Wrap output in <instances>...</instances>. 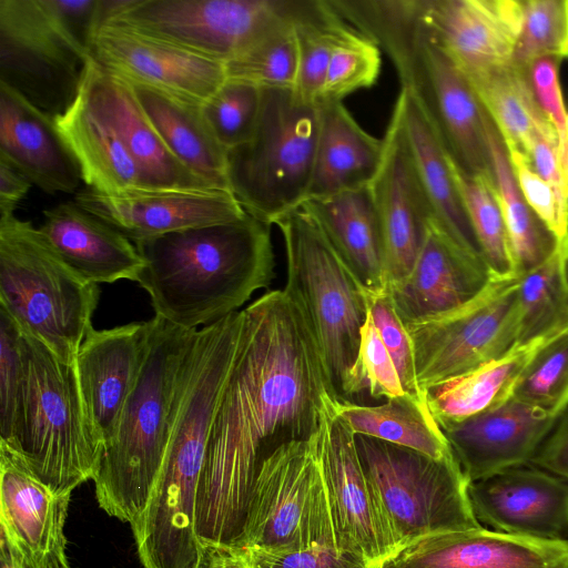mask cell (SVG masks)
Masks as SVG:
<instances>
[{
	"label": "cell",
	"mask_w": 568,
	"mask_h": 568,
	"mask_svg": "<svg viewBox=\"0 0 568 568\" xmlns=\"http://www.w3.org/2000/svg\"><path fill=\"white\" fill-rule=\"evenodd\" d=\"M243 312L235 359L211 426L196 501L203 546L234 549L263 460L312 438L335 397L300 303L267 291Z\"/></svg>",
	"instance_id": "obj_1"
},
{
	"label": "cell",
	"mask_w": 568,
	"mask_h": 568,
	"mask_svg": "<svg viewBox=\"0 0 568 568\" xmlns=\"http://www.w3.org/2000/svg\"><path fill=\"white\" fill-rule=\"evenodd\" d=\"M155 316L187 331L241 311L275 277L271 225L248 213L134 243Z\"/></svg>",
	"instance_id": "obj_2"
},
{
	"label": "cell",
	"mask_w": 568,
	"mask_h": 568,
	"mask_svg": "<svg viewBox=\"0 0 568 568\" xmlns=\"http://www.w3.org/2000/svg\"><path fill=\"white\" fill-rule=\"evenodd\" d=\"M152 322L149 353L93 479L100 508L130 526L145 510L164 460L180 372L194 332L158 316Z\"/></svg>",
	"instance_id": "obj_3"
},
{
	"label": "cell",
	"mask_w": 568,
	"mask_h": 568,
	"mask_svg": "<svg viewBox=\"0 0 568 568\" xmlns=\"http://www.w3.org/2000/svg\"><path fill=\"white\" fill-rule=\"evenodd\" d=\"M99 296V285L78 276L30 222L0 214V307L23 334L74 364Z\"/></svg>",
	"instance_id": "obj_4"
},
{
	"label": "cell",
	"mask_w": 568,
	"mask_h": 568,
	"mask_svg": "<svg viewBox=\"0 0 568 568\" xmlns=\"http://www.w3.org/2000/svg\"><path fill=\"white\" fill-rule=\"evenodd\" d=\"M286 258V290L302 306L333 392L345 400L361 331L369 314L359 284L310 211L301 204L277 219Z\"/></svg>",
	"instance_id": "obj_5"
},
{
	"label": "cell",
	"mask_w": 568,
	"mask_h": 568,
	"mask_svg": "<svg viewBox=\"0 0 568 568\" xmlns=\"http://www.w3.org/2000/svg\"><path fill=\"white\" fill-rule=\"evenodd\" d=\"M321 104L294 89H262L251 136L227 150L230 191L246 213L268 225L307 197L320 130Z\"/></svg>",
	"instance_id": "obj_6"
},
{
	"label": "cell",
	"mask_w": 568,
	"mask_h": 568,
	"mask_svg": "<svg viewBox=\"0 0 568 568\" xmlns=\"http://www.w3.org/2000/svg\"><path fill=\"white\" fill-rule=\"evenodd\" d=\"M23 336L28 375L22 426L14 447L0 449L19 457L55 493L72 495L95 478L103 449L87 423L75 363L62 362L38 339Z\"/></svg>",
	"instance_id": "obj_7"
},
{
	"label": "cell",
	"mask_w": 568,
	"mask_h": 568,
	"mask_svg": "<svg viewBox=\"0 0 568 568\" xmlns=\"http://www.w3.org/2000/svg\"><path fill=\"white\" fill-rule=\"evenodd\" d=\"M364 473L402 551L427 537L481 527L468 480L454 454L433 458L377 438L355 435Z\"/></svg>",
	"instance_id": "obj_8"
},
{
	"label": "cell",
	"mask_w": 568,
	"mask_h": 568,
	"mask_svg": "<svg viewBox=\"0 0 568 568\" xmlns=\"http://www.w3.org/2000/svg\"><path fill=\"white\" fill-rule=\"evenodd\" d=\"M315 546L337 550L316 435L282 444L263 460L233 550L281 552Z\"/></svg>",
	"instance_id": "obj_9"
},
{
	"label": "cell",
	"mask_w": 568,
	"mask_h": 568,
	"mask_svg": "<svg viewBox=\"0 0 568 568\" xmlns=\"http://www.w3.org/2000/svg\"><path fill=\"white\" fill-rule=\"evenodd\" d=\"M518 276H495L474 300L406 326L418 387L427 390L494 361L518 345Z\"/></svg>",
	"instance_id": "obj_10"
},
{
	"label": "cell",
	"mask_w": 568,
	"mask_h": 568,
	"mask_svg": "<svg viewBox=\"0 0 568 568\" xmlns=\"http://www.w3.org/2000/svg\"><path fill=\"white\" fill-rule=\"evenodd\" d=\"M87 61L40 0H0V84L54 120L78 99Z\"/></svg>",
	"instance_id": "obj_11"
},
{
	"label": "cell",
	"mask_w": 568,
	"mask_h": 568,
	"mask_svg": "<svg viewBox=\"0 0 568 568\" xmlns=\"http://www.w3.org/2000/svg\"><path fill=\"white\" fill-rule=\"evenodd\" d=\"M400 87L416 92L433 118L446 148L467 172L491 175L484 129V108L469 82L414 17L383 45Z\"/></svg>",
	"instance_id": "obj_12"
},
{
	"label": "cell",
	"mask_w": 568,
	"mask_h": 568,
	"mask_svg": "<svg viewBox=\"0 0 568 568\" xmlns=\"http://www.w3.org/2000/svg\"><path fill=\"white\" fill-rule=\"evenodd\" d=\"M295 1L131 0L108 22L225 63L287 17Z\"/></svg>",
	"instance_id": "obj_13"
},
{
	"label": "cell",
	"mask_w": 568,
	"mask_h": 568,
	"mask_svg": "<svg viewBox=\"0 0 568 568\" xmlns=\"http://www.w3.org/2000/svg\"><path fill=\"white\" fill-rule=\"evenodd\" d=\"M331 398L316 434V452L331 509L337 550L372 568L393 561L402 548L364 473L355 435Z\"/></svg>",
	"instance_id": "obj_14"
},
{
	"label": "cell",
	"mask_w": 568,
	"mask_h": 568,
	"mask_svg": "<svg viewBox=\"0 0 568 568\" xmlns=\"http://www.w3.org/2000/svg\"><path fill=\"white\" fill-rule=\"evenodd\" d=\"M369 186L381 227L383 286L387 290L409 274L435 221L394 109L383 138L382 161Z\"/></svg>",
	"instance_id": "obj_15"
},
{
	"label": "cell",
	"mask_w": 568,
	"mask_h": 568,
	"mask_svg": "<svg viewBox=\"0 0 568 568\" xmlns=\"http://www.w3.org/2000/svg\"><path fill=\"white\" fill-rule=\"evenodd\" d=\"M88 55L106 72L205 102L226 80L224 63L115 22L93 32Z\"/></svg>",
	"instance_id": "obj_16"
},
{
	"label": "cell",
	"mask_w": 568,
	"mask_h": 568,
	"mask_svg": "<svg viewBox=\"0 0 568 568\" xmlns=\"http://www.w3.org/2000/svg\"><path fill=\"white\" fill-rule=\"evenodd\" d=\"M418 14L467 81L513 63L521 0H418Z\"/></svg>",
	"instance_id": "obj_17"
},
{
	"label": "cell",
	"mask_w": 568,
	"mask_h": 568,
	"mask_svg": "<svg viewBox=\"0 0 568 568\" xmlns=\"http://www.w3.org/2000/svg\"><path fill=\"white\" fill-rule=\"evenodd\" d=\"M468 498L478 520L509 535L567 540L568 480L531 464L469 481Z\"/></svg>",
	"instance_id": "obj_18"
},
{
	"label": "cell",
	"mask_w": 568,
	"mask_h": 568,
	"mask_svg": "<svg viewBox=\"0 0 568 568\" xmlns=\"http://www.w3.org/2000/svg\"><path fill=\"white\" fill-rule=\"evenodd\" d=\"M74 201L133 243L235 221L247 214L226 190H139L104 194L87 187L77 192Z\"/></svg>",
	"instance_id": "obj_19"
},
{
	"label": "cell",
	"mask_w": 568,
	"mask_h": 568,
	"mask_svg": "<svg viewBox=\"0 0 568 568\" xmlns=\"http://www.w3.org/2000/svg\"><path fill=\"white\" fill-rule=\"evenodd\" d=\"M152 320L92 328L75 357L84 414L95 442L104 449L142 371L150 348Z\"/></svg>",
	"instance_id": "obj_20"
},
{
	"label": "cell",
	"mask_w": 568,
	"mask_h": 568,
	"mask_svg": "<svg viewBox=\"0 0 568 568\" xmlns=\"http://www.w3.org/2000/svg\"><path fill=\"white\" fill-rule=\"evenodd\" d=\"M71 494H58L16 455L0 449V537L24 568H68Z\"/></svg>",
	"instance_id": "obj_21"
},
{
	"label": "cell",
	"mask_w": 568,
	"mask_h": 568,
	"mask_svg": "<svg viewBox=\"0 0 568 568\" xmlns=\"http://www.w3.org/2000/svg\"><path fill=\"white\" fill-rule=\"evenodd\" d=\"M494 277L480 255L462 247L434 221L409 274L384 291L409 326L467 304Z\"/></svg>",
	"instance_id": "obj_22"
},
{
	"label": "cell",
	"mask_w": 568,
	"mask_h": 568,
	"mask_svg": "<svg viewBox=\"0 0 568 568\" xmlns=\"http://www.w3.org/2000/svg\"><path fill=\"white\" fill-rule=\"evenodd\" d=\"M80 93L118 133L145 190H216L193 174L166 148L140 106L131 85L88 55Z\"/></svg>",
	"instance_id": "obj_23"
},
{
	"label": "cell",
	"mask_w": 568,
	"mask_h": 568,
	"mask_svg": "<svg viewBox=\"0 0 568 568\" xmlns=\"http://www.w3.org/2000/svg\"><path fill=\"white\" fill-rule=\"evenodd\" d=\"M555 419L513 396L493 409L440 429L469 483L530 464Z\"/></svg>",
	"instance_id": "obj_24"
},
{
	"label": "cell",
	"mask_w": 568,
	"mask_h": 568,
	"mask_svg": "<svg viewBox=\"0 0 568 568\" xmlns=\"http://www.w3.org/2000/svg\"><path fill=\"white\" fill-rule=\"evenodd\" d=\"M395 568H568V540H542L489 530L452 531L404 549Z\"/></svg>",
	"instance_id": "obj_25"
},
{
	"label": "cell",
	"mask_w": 568,
	"mask_h": 568,
	"mask_svg": "<svg viewBox=\"0 0 568 568\" xmlns=\"http://www.w3.org/2000/svg\"><path fill=\"white\" fill-rule=\"evenodd\" d=\"M0 159L48 194L75 192L83 182L77 159L54 120L0 84Z\"/></svg>",
	"instance_id": "obj_26"
},
{
	"label": "cell",
	"mask_w": 568,
	"mask_h": 568,
	"mask_svg": "<svg viewBox=\"0 0 568 568\" xmlns=\"http://www.w3.org/2000/svg\"><path fill=\"white\" fill-rule=\"evenodd\" d=\"M38 230L60 258L89 283L135 282L144 266L131 240L74 200L44 210Z\"/></svg>",
	"instance_id": "obj_27"
},
{
	"label": "cell",
	"mask_w": 568,
	"mask_h": 568,
	"mask_svg": "<svg viewBox=\"0 0 568 568\" xmlns=\"http://www.w3.org/2000/svg\"><path fill=\"white\" fill-rule=\"evenodd\" d=\"M394 110L435 223L462 247L481 256L453 179L448 149L428 110L416 92L406 87H400Z\"/></svg>",
	"instance_id": "obj_28"
},
{
	"label": "cell",
	"mask_w": 568,
	"mask_h": 568,
	"mask_svg": "<svg viewBox=\"0 0 568 568\" xmlns=\"http://www.w3.org/2000/svg\"><path fill=\"white\" fill-rule=\"evenodd\" d=\"M171 153L193 174L216 190L230 191L226 150L214 135L203 111V103L126 81Z\"/></svg>",
	"instance_id": "obj_29"
},
{
	"label": "cell",
	"mask_w": 568,
	"mask_h": 568,
	"mask_svg": "<svg viewBox=\"0 0 568 568\" xmlns=\"http://www.w3.org/2000/svg\"><path fill=\"white\" fill-rule=\"evenodd\" d=\"M320 104V130L306 200L369 185L383 155V139L366 132L343 101Z\"/></svg>",
	"instance_id": "obj_30"
},
{
	"label": "cell",
	"mask_w": 568,
	"mask_h": 568,
	"mask_svg": "<svg viewBox=\"0 0 568 568\" xmlns=\"http://www.w3.org/2000/svg\"><path fill=\"white\" fill-rule=\"evenodd\" d=\"M303 205L366 292L383 291V242L371 186L310 199Z\"/></svg>",
	"instance_id": "obj_31"
},
{
	"label": "cell",
	"mask_w": 568,
	"mask_h": 568,
	"mask_svg": "<svg viewBox=\"0 0 568 568\" xmlns=\"http://www.w3.org/2000/svg\"><path fill=\"white\" fill-rule=\"evenodd\" d=\"M54 123L77 159L89 189L104 194L145 190L124 143L114 129L88 106L81 93Z\"/></svg>",
	"instance_id": "obj_32"
},
{
	"label": "cell",
	"mask_w": 568,
	"mask_h": 568,
	"mask_svg": "<svg viewBox=\"0 0 568 568\" xmlns=\"http://www.w3.org/2000/svg\"><path fill=\"white\" fill-rule=\"evenodd\" d=\"M552 334L517 345L505 355L428 389L427 405L438 426L463 422L511 398L526 367Z\"/></svg>",
	"instance_id": "obj_33"
},
{
	"label": "cell",
	"mask_w": 568,
	"mask_h": 568,
	"mask_svg": "<svg viewBox=\"0 0 568 568\" xmlns=\"http://www.w3.org/2000/svg\"><path fill=\"white\" fill-rule=\"evenodd\" d=\"M334 408L354 435L404 446L433 458L453 455L427 403L409 394L386 399L379 405L336 399Z\"/></svg>",
	"instance_id": "obj_34"
},
{
	"label": "cell",
	"mask_w": 568,
	"mask_h": 568,
	"mask_svg": "<svg viewBox=\"0 0 568 568\" xmlns=\"http://www.w3.org/2000/svg\"><path fill=\"white\" fill-rule=\"evenodd\" d=\"M484 129L495 193L501 209L519 276L544 262L557 241L526 203L516 182L504 141L484 109Z\"/></svg>",
	"instance_id": "obj_35"
},
{
	"label": "cell",
	"mask_w": 568,
	"mask_h": 568,
	"mask_svg": "<svg viewBox=\"0 0 568 568\" xmlns=\"http://www.w3.org/2000/svg\"><path fill=\"white\" fill-rule=\"evenodd\" d=\"M468 82L507 151L527 158L536 129L548 119L535 99L526 71L510 63Z\"/></svg>",
	"instance_id": "obj_36"
},
{
	"label": "cell",
	"mask_w": 568,
	"mask_h": 568,
	"mask_svg": "<svg viewBox=\"0 0 568 568\" xmlns=\"http://www.w3.org/2000/svg\"><path fill=\"white\" fill-rule=\"evenodd\" d=\"M518 345L548 336L568 324V243L518 276Z\"/></svg>",
	"instance_id": "obj_37"
},
{
	"label": "cell",
	"mask_w": 568,
	"mask_h": 568,
	"mask_svg": "<svg viewBox=\"0 0 568 568\" xmlns=\"http://www.w3.org/2000/svg\"><path fill=\"white\" fill-rule=\"evenodd\" d=\"M448 160L455 185L484 261L495 276H517L493 178L467 172L450 153Z\"/></svg>",
	"instance_id": "obj_38"
},
{
	"label": "cell",
	"mask_w": 568,
	"mask_h": 568,
	"mask_svg": "<svg viewBox=\"0 0 568 568\" xmlns=\"http://www.w3.org/2000/svg\"><path fill=\"white\" fill-rule=\"evenodd\" d=\"M293 23L298 44V72L294 92L318 102L333 48L347 21L332 1H297Z\"/></svg>",
	"instance_id": "obj_39"
},
{
	"label": "cell",
	"mask_w": 568,
	"mask_h": 568,
	"mask_svg": "<svg viewBox=\"0 0 568 568\" xmlns=\"http://www.w3.org/2000/svg\"><path fill=\"white\" fill-rule=\"evenodd\" d=\"M291 13L224 63L226 79L261 89H294L298 72V44Z\"/></svg>",
	"instance_id": "obj_40"
},
{
	"label": "cell",
	"mask_w": 568,
	"mask_h": 568,
	"mask_svg": "<svg viewBox=\"0 0 568 568\" xmlns=\"http://www.w3.org/2000/svg\"><path fill=\"white\" fill-rule=\"evenodd\" d=\"M514 397L557 417L568 405V324L539 348Z\"/></svg>",
	"instance_id": "obj_41"
},
{
	"label": "cell",
	"mask_w": 568,
	"mask_h": 568,
	"mask_svg": "<svg viewBox=\"0 0 568 568\" xmlns=\"http://www.w3.org/2000/svg\"><path fill=\"white\" fill-rule=\"evenodd\" d=\"M28 352L26 339L0 307V448L12 449L23 418Z\"/></svg>",
	"instance_id": "obj_42"
},
{
	"label": "cell",
	"mask_w": 568,
	"mask_h": 568,
	"mask_svg": "<svg viewBox=\"0 0 568 568\" xmlns=\"http://www.w3.org/2000/svg\"><path fill=\"white\" fill-rule=\"evenodd\" d=\"M381 67L379 47L347 24L333 48L318 102L343 101L346 95L374 85Z\"/></svg>",
	"instance_id": "obj_43"
},
{
	"label": "cell",
	"mask_w": 568,
	"mask_h": 568,
	"mask_svg": "<svg viewBox=\"0 0 568 568\" xmlns=\"http://www.w3.org/2000/svg\"><path fill=\"white\" fill-rule=\"evenodd\" d=\"M523 18L513 63L526 71L537 59H568V0H521Z\"/></svg>",
	"instance_id": "obj_44"
},
{
	"label": "cell",
	"mask_w": 568,
	"mask_h": 568,
	"mask_svg": "<svg viewBox=\"0 0 568 568\" xmlns=\"http://www.w3.org/2000/svg\"><path fill=\"white\" fill-rule=\"evenodd\" d=\"M261 102V88L248 82L226 79L203 103L206 120L226 151L251 136L260 114Z\"/></svg>",
	"instance_id": "obj_45"
},
{
	"label": "cell",
	"mask_w": 568,
	"mask_h": 568,
	"mask_svg": "<svg viewBox=\"0 0 568 568\" xmlns=\"http://www.w3.org/2000/svg\"><path fill=\"white\" fill-rule=\"evenodd\" d=\"M364 392L373 398H396L407 395L371 313L361 331L356 363L346 392V402Z\"/></svg>",
	"instance_id": "obj_46"
},
{
	"label": "cell",
	"mask_w": 568,
	"mask_h": 568,
	"mask_svg": "<svg viewBox=\"0 0 568 568\" xmlns=\"http://www.w3.org/2000/svg\"><path fill=\"white\" fill-rule=\"evenodd\" d=\"M366 293L372 320L393 359L403 388L409 395L427 403L426 395L420 390L416 381L410 336L399 318L389 294L384 290Z\"/></svg>",
	"instance_id": "obj_47"
},
{
	"label": "cell",
	"mask_w": 568,
	"mask_h": 568,
	"mask_svg": "<svg viewBox=\"0 0 568 568\" xmlns=\"http://www.w3.org/2000/svg\"><path fill=\"white\" fill-rule=\"evenodd\" d=\"M518 187L535 215L557 243H568V207L520 152L507 151Z\"/></svg>",
	"instance_id": "obj_48"
},
{
	"label": "cell",
	"mask_w": 568,
	"mask_h": 568,
	"mask_svg": "<svg viewBox=\"0 0 568 568\" xmlns=\"http://www.w3.org/2000/svg\"><path fill=\"white\" fill-rule=\"evenodd\" d=\"M561 61L545 57L535 60L526 69V73L542 113L556 130L559 141V154L566 175L568 161V133L566 105L559 81V64Z\"/></svg>",
	"instance_id": "obj_49"
},
{
	"label": "cell",
	"mask_w": 568,
	"mask_h": 568,
	"mask_svg": "<svg viewBox=\"0 0 568 568\" xmlns=\"http://www.w3.org/2000/svg\"><path fill=\"white\" fill-rule=\"evenodd\" d=\"M239 551L248 568H372L358 557L333 547L315 546L298 551Z\"/></svg>",
	"instance_id": "obj_50"
},
{
	"label": "cell",
	"mask_w": 568,
	"mask_h": 568,
	"mask_svg": "<svg viewBox=\"0 0 568 568\" xmlns=\"http://www.w3.org/2000/svg\"><path fill=\"white\" fill-rule=\"evenodd\" d=\"M48 12L88 52L98 27L99 0H40Z\"/></svg>",
	"instance_id": "obj_51"
},
{
	"label": "cell",
	"mask_w": 568,
	"mask_h": 568,
	"mask_svg": "<svg viewBox=\"0 0 568 568\" xmlns=\"http://www.w3.org/2000/svg\"><path fill=\"white\" fill-rule=\"evenodd\" d=\"M530 464L568 480V405L556 417Z\"/></svg>",
	"instance_id": "obj_52"
},
{
	"label": "cell",
	"mask_w": 568,
	"mask_h": 568,
	"mask_svg": "<svg viewBox=\"0 0 568 568\" xmlns=\"http://www.w3.org/2000/svg\"><path fill=\"white\" fill-rule=\"evenodd\" d=\"M32 183L3 159H0V214L14 213Z\"/></svg>",
	"instance_id": "obj_53"
},
{
	"label": "cell",
	"mask_w": 568,
	"mask_h": 568,
	"mask_svg": "<svg viewBox=\"0 0 568 568\" xmlns=\"http://www.w3.org/2000/svg\"><path fill=\"white\" fill-rule=\"evenodd\" d=\"M197 568H248L243 556L233 549L204 546Z\"/></svg>",
	"instance_id": "obj_54"
},
{
	"label": "cell",
	"mask_w": 568,
	"mask_h": 568,
	"mask_svg": "<svg viewBox=\"0 0 568 568\" xmlns=\"http://www.w3.org/2000/svg\"><path fill=\"white\" fill-rule=\"evenodd\" d=\"M0 568H24L20 556L2 537H0Z\"/></svg>",
	"instance_id": "obj_55"
},
{
	"label": "cell",
	"mask_w": 568,
	"mask_h": 568,
	"mask_svg": "<svg viewBox=\"0 0 568 568\" xmlns=\"http://www.w3.org/2000/svg\"><path fill=\"white\" fill-rule=\"evenodd\" d=\"M382 568H395V566H394L393 561H389L386 565H384Z\"/></svg>",
	"instance_id": "obj_56"
},
{
	"label": "cell",
	"mask_w": 568,
	"mask_h": 568,
	"mask_svg": "<svg viewBox=\"0 0 568 568\" xmlns=\"http://www.w3.org/2000/svg\"><path fill=\"white\" fill-rule=\"evenodd\" d=\"M68 568H72V567L70 566V567H68Z\"/></svg>",
	"instance_id": "obj_57"
}]
</instances>
